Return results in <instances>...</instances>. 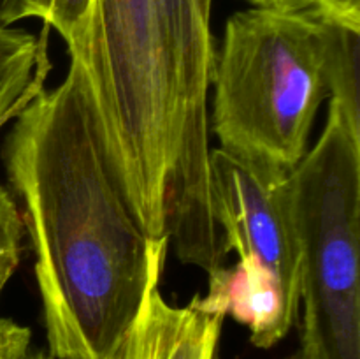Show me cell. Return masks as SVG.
I'll list each match as a JSON object with an SVG mask.
<instances>
[{"instance_id":"cell-12","label":"cell","mask_w":360,"mask_h":359,"mask_svg":"<svg viewBox=\"0 0 360 359\" xmlns=\"http://www.w3.org/2000/svg\"><path fill=\"white\" fill-rule=\"evenodd\" d=\"M30 329L11 319H0V359H23L30 351Z\"/></svg>"},{"instance_id":"cell-6","label":"cell","mask_w":360,"mask_h":359,"mask_svg":"<svg viewBox=\"0 0 360 359\" xmlns=\"http://www.w3.org/2000/svg\"><path fill=\"white\" fill-rule=\"evenodd\" d=\"M207 0H155L167 92L183 106H199L213 81L214 46Z\"/></svg>"},{"instance_id":"cell-16","label":"cell","mask_w":360,"mask_h":359,"mask_svg":"<svg viewBox=\"0 0 360 359\" xmlns=\"http://www.w3.org/2000/svg\"><path fill=\"white\" fill-rule=\"evenodd\" d=\"M23 359H55V358H51V355H49L48 352H42V351L30 352V351H28V354L25 355Z\"/></svg>"},{"instance_id":"cell-15","label":"cell","mask_w":360,"mask_h":359,"mask_svg":"<svg viewBox=\"0 0 360 359\" xmlns=\"http://www.w3.org/2000/svg\"><path fill=\"white\" fill-rule=\"evenodd\" d=\"M252 7L274 11H304L311 9L313 0H246Z\"/></svg>"},{"instance_id":"cell-3","label":"cell","mask_w":360,"mask_h":359,"mask_svg":"<svg viewBox=\"0 0 360 359\" xmlns=\"http://www.w3.org/2000/svg\"><path fill=\"white\" fill-rule=\"evenodd\" d=\"M308 359H360V132L329 101L319 143L288 172Z\"/></svg>"},{"instance_id":"cell-4","label":"cell","mask_w":360,"mask_h":359,"mask_svg":"<svg viewBox=\"0 0 360 359\" xmlns=\"http://www.w3.org/2000/svg\"><path fill=\"white\" fill-rule=\"evenodd\" d=\"M288 172L221 148L210 153L211 210L225 246L239 257H255L299 308L301 266L288 204Z\"/></svg>"},{"instance_id":"cell-5","label":"cell","mask_w":360,"mask_h":359,"mask_svg":"<svg viewBox=\"0 0 360 359\" xmlns=\"http://www.w3.org/2000/svg\"><path fill=\"white\" fill-rule=\"evenodd\" d=\"M207 278L206 296H195L190 303L248 327L255 347L280 344L297 320L299 308L288 301L280 280L255 257H239L234 266L218 267Z\"/></svg>"},{"instance_id":"cell-17","label":"cell","mask_w":360,"mask_h":359,"mask_svg":"<svg viewBox=\"0 0 360 359\" xmlns=\"http://www.w3.org/2000/svg\"><path fill=\"white\" fill-rule=\"evenodd\" d=\"M285 359H308V358H306V355L302 354L301 351H297V352H294V354L288 355V358H285Z\"/></svg>"},{"instance_id":"cell-8","label":"cell","mask_w":360,"mask_h":359,"mask_svg":"<svg viewBox=\"0 0 360 359\" xmlns=\"http://www.w3.org/2000/svg\"><path fill=\"white\" fill-rule=\"evenodd\" d=\"M49 27L37 35L21 28L0 27V120L18 113L46 88L53 63L49 58Z\"/></svg>"},{"instance_id":"cell-9","label":"cell","mask_w":360,"mask_h":359,"mask_svg":"<svg viewBox=\"0 0 360 359\" xmlns=\"http://www.w3.org/2000/svg\"><path fill=\"white\" fill-rule=\"evenodd\" d=\"M320 18L323 69L329 87V99L336 102L352 129L360 132V32L352 30L322 14Z\"/></svg>"},{"instance_id":"cell-14","label":"cell","mask_w":360,"mask_h":359,"mask_svg":"<svg viewBox=\"0 0 360 359\" xmlns=\"http://www.w3.org/2000/svg\"><path fill=\"white\" fill-rule=\"evenodd\" d=\"M32 0H0V27H11L16 21L27 20Z\"/></svg>"},{"instance_id":"cell-19","label":"cell","mask_w":360,"mask_h":359,"mask_svg":"<svg viewBox=\"0 0 360 359\" xmlns=\"http://www.w3.org/2000/svg\"><path fill=\"white\" fill-rule=\"evenodd\" d=\"M7 122H9V120H0V129H2V127H4V125H6V123H7Z\"/></svg>"},{"instance_id":"cell-2","label":"cell","mask_w":360,"mask_h":359,"mask_svg":"<svg viewBox=\"0 0 360 359\" xmlns=\"http://www.w3.org/2000/svg\"><path fill=\"white\" fill-rule=\"evenodd\" d=\"M211 130L221 150L292 171L329 97L315 9L232 14L214 58Z\"/></svg>"},{"instance_id":"cell-7","label":"cell","mask_w":360,"mask_h":359,"mask_svg":"<svg viewBox=\"0 0 360 359\" xmlns=\"http://www.w3.org/2000/svg\"><path fill=\"white\" fill-rule=\"evenodd\" d=\"M146 289L139 313L116 359H218L224 317L188 303L172 306L158 289Z\"/></svg>"},{"instance_id":"cell-1","label":"cell","mask_w":360,"mask_h":359,"mask_svg":"<svg viewBox=\"0 0 360 359\" xmlns=\"http://www.w3.org/2000/svg\"><path fill=\"white\" fill-rule=\"evenodd\" d=\"M34 253L48 354L116 359L169 239H150L127 204L91 122L77 67L14 118L2 150Z\"/></svg>"},{"instance_id":"cell-18","label":"cell","mask_w":360,"mask_h":359,"mask_svg":"<svg viewBox=\"0 0 360 359\" xmlns=\"http://www.w3.org/2000/svg\"><path fill=\"white\" fill-rule=\"evenodd\" d=\"M6 284H7V282L0 280V294H2V291H4V287H6Z\"/></svg>"},{"instance_id":"cell-13","label":"cell","mask_w":360,"mask_h":359,"mask_svg":"<svg viewBox=\"0 0 360 359\" xmlns=\"http://www.w3.org/2000/svg\"><path fill=\"white\" fill-rule=\"evenodd\" d=\"M311 9L352 30L360 32V0H313Z\"/></svg>"},{"instance_id":"cell-10","label":"cell","mask_w":360,"mask_h":359,"mask_svg":"<svg viewBox=\"0 0 360 359\" xmlns=\"http://www.w3.org/2000/svg\"><path fill=\"white\" fill-rule=\"evenodd\" d=\"M95 0H32L28 18H37L63 39L67 48L83 41Z\"/></svg>"},{"instance_id":"cell-20","label":"cell","mask_w":360,"mask_h":359,"mask_svg":"<svg viewBox=\"0 0 360 359\" xmlns=\"http://www.w3.org/2000/svg\"><path fill=\"white\" fill-rule=\"evenodd\" d=\"M207 2H213V0H207Z\"/></svg>"},{"instance_id":"cell-11","label":"cell","mask_w":360,"mask_h":359,"mask_svg":"<svg viewBox=\"0 0 360 359\" xmlns=\"http://www.w3.org/2000/svg\"><path fill=\"white\" fill-rule=\"evenodd\" d=\"M23 222L16 199L0 185V280L9 282L20 264Z\"/></svg>"}]
</instances>
